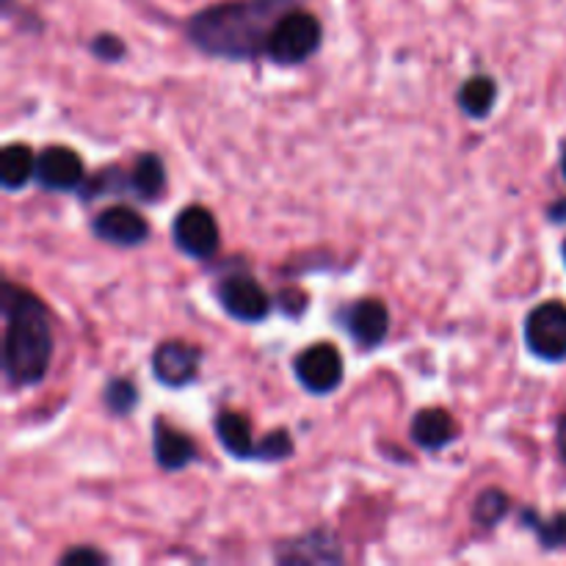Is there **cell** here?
I'll return each mask as SVG.
<instances>
[{"instance_id": "5", "label": "cell", "mask_w": 566, "mask_h": 566, "mask_svg": "<svg viewBox=\"0 0 566 566\" xmlns=\"http://www.w3.org/2000/svg\"><path fill=\"white\" fill-rule=\"evenodd\" d=\"M296 379L304 390L324 396L340 387L343 357L332 343H315L296 357Z\"/></svg>"}, {"instance_id": "12", "label": "cell", "mask_w": 566, "mask_h": 566, "mask_svg": "<svg viewBox=\"0 0 566 566\" xmlns=\"http://www.w3.org/2000/svg\"><path fill=\"white\" fill-rule=\"evenodd\" d=\"M412 440L426 451H440L457 440V420L446 409H423L412 420Z\"/></svg>"}, {"instance_id": "6", "label": "cell", "mask_w": 566, "mask_h": 566, "mask_svg": "<svg viewBox=\"0 0 566 566\" xmlns=\"http://www.w3.org/2000/svg\"><path fill=\"white\" fill-rule=\"evenodd\" d=\"M175 243L188 258L208 260L219 249V224L202 205H188L175 221Z\"/></svg>"}, {"instance_id": "11", "label": "cell", "mask_w": 566, "mask_h": 566, "mask_svg": "<svg viewBox=\"0 0 566 566\" xmlns=\"http://www.w3.org/2000/svg\"><path fill=\"white\" fill-rule=\"evenodd\" d=\"M346 326L359 346L374 348L387 337L390 313H387V307L379 298H363V302L352 304V310L346 315Z\"/></svg>"}, {"instance_id": "7", "label": "cell", "mask_w": 566, "mask_h": 566, "mask_svg": "<svg viewBox=\"0 0 566 566\" xmlns=\"http://www.w3.org/2000/svg\"><path fill=\"white\" fill-rule=\"evenodd\" d=\"M219 302L230 318L243 321V324H258L271 310L269 293L252 276H230L221 282Z\"/></svg>"}, {"instance_id": "23", "label": "cell", "mask_w": 566, "mask_h": 566, "mask_svg": "<svg viewBox=\"0 0 566 566\" xmlns=\"http://www.w3.org/2000/svg\"><path fill=\"white\" fill-rule=\"evenodd\" d=\"M92 53L103 61H119L125 55V42L114 33H99L92 42Z\"/></svg>"}, {"instance_id": "20", "label": "cell", "mask_w": 566, "mask_h": 566, "mask_svg": "<svg viewBox=\"0 0 566 566\" xmlns=\"http://www.w3.org/2000/svg\"><path fill=\"white\" fill-rule=\"evenodd\" d=\"M525 520H528V525H534L542 545L551 547V551H556V547H566V512L556 514V517L551 520H539L534 512L531 514L525 512Z\"/></svg>"}, {"instance_id": "21", "label": "cell", "mask_w": 566, "mask_h": 566, "mask_svg": "<svg viewBox=\"0 0 566 566\" xmlns=\"http://www.w3.org/2000/svg\"><path fill=\"white\" fill-rule=\"evenodd\" d=\"M105 407H108V412L114 415H127L133 412V407L138 403V390L136 385H130L127 379H111L108 385H105Z\"/></svg>"}, {"instance_id": "27", "label": "cell", "mask_w": 566, "mask_h": 566, "mask_svg": "<svg viewBox=\"0 0 566 566\" xmlns=\"http://www.w3.org/2000/svg\"><path fill=\"white\" fill-rule=\"evenodd\" d=\"M562 169H564V177H566V144H564V155H562Z\"/></svg>"}, {"instance_id": "17", "label": "cell", "mask_w": 566, "mask_h": 566, "mask_svg": "<svg viewBox=\"0 0 566 566\" xmlns=\"http://www.w3.org/2000/svg\"><path fill=\"white\" fill-rule=\"evenodd\" d=\"M495 99H497V86L492 77L486 75H475L459 88V105L468 116L473 119H486L495 108Z\"/></svg>"}, {"instance_id": "4", "label": "cell", "mask_w": 566, "mask_h": 566, "mask_svg": "<svg viewBox=\"0 0 566 566\" xmlns=\"http://www.w3.org/2000/svg\"><path fill=\"white\" fill-rule=\"evenodd\" d=\"M525 343L531 354L545 363L566 359V307L562 302H545L531 310L525 321Z\"/></svg>"}, {"instance_id": "8", "label": "cell", "mask_w": 566, "mask_h": 566, "mask_svg": "<svg viewBox=\"0 0 566 566\" xmlns=\"http://www.w3.org/2000/svg\"><path fill=\"white\" fill-rule=\"evenodd\" d=\"M202 352L191 343L166 340L155 348L153 354V374L160 385L166 387H186L188 381L197 379Z\"/></svg>"}, {"instance_id": "26", "label": "cell", "mask_w": 566, "mask_h": 566, "mask_svg": "<svg viewBox=\"0 0 566 566\" xmlns=\"http://www.w3.org/2000/svg\"><path fill=\"white\" fill-rule=\"evenodd\" d=\"M551 219L553 221H566V202H558L551 208Z\"/></svg>"}, {"instance_id": "25", "label": "cell", "mask_w": 566, "mask_h": 566, "mask_svg": "<svg viewBox=\"0 0 566 566\" xmlns=\"http://www.w3.org/2000/svg\"><path fill=\"white\" fill-rule=\"evenodd\" d=\"M558 451H562V457L566 462V415L562 418V423H558Z\"/></svg>"}, {"instance_id": "14", "label": "cell", "mask_w": 566, "mask_h": 566, "mask_svg": "<svg viewBox=\"0 0 566 566\" xmlns=\"http://www.w3.org/2000/svg\"><path fill=\"white\" fill-rule=\"evenodd\" d=\"M216 437L224 446L227 453L235 459H254L258 457V446L252 440V426L243 415L238 412H221L216 418Z\"/></svg>"}, {"instance_id": "16", "label": "cell", "mask_w": 566, "mask_h": 566, "mask_svg": "<svg viewBox=\"0 0 566 566\" xmlns=\"http://www.w3.org/2000/svg\"><path fill=\"white\" fill-rule=\"evenodd\" d=\"M130 188L138 199L144 202H155V199L164 197L166 191V169L164 160L158 155H138V160L133 164L130 175Z\"/></svg>"}, {"instance_id": "18", "label": "cell", "mask_w": 566, "mask_h": 566, "mask_svg": "<svg viewBox=\"0 0 566 566\" xmlns=\"http://www.w3.org/2000/svg\"><path fill=\"white\" fill-rule=\"evenodd\" d=\"M321 536L313 534L307 536L304 542H293V545H287V553L282 558H287V562H332V558H337L340 562V553H337V545L332 539L318 542Z\"/></svg>"}, {"instance_id": "19", "label": "cell", "mask_w": 566, "mask_h": 566, "mask_svg": "<svg viewBox=\"0 0 566 566\" xmlns=\"http://www.w3.org/2000/svg\"><path fill=\"white\" fill-rule=\"evenodd\" d=\"M509 506H512V503H509V497L503 495L501 490H486L484 495L475 501V523L484 525V528H495V525L509 514Z\"/></svg>"}, {"instance_id": "15", "label": "cell", "mask_w": 566, "mask_h": 566, "mask_svg": "<svg viewBox=\"0 0 566 566\" xmlns=\"http://www.w3.org/2000/svg\"><path fill=\"white\" fill-rule=\"evenodd\" d=\"M31 177H36V158H33L28 144H6L3 155H0V182L6 191H17L25 186Z\"/></svg>"}, {"instance_id": "2", "label": "cell", "mask_w": 566, "mask_h": 566, "mask_svg": "<svg viewBox=\"0 0 566 566\" xmlns=\"http://www.w3.org/2000/svg\"><path fill=\"white\" fill-rule=\"evenodd\" d=\"M3 368L14 387H31L48 376L53 357V332L42 302L14 285H6Z\"/></svg>"}, {"instance_id": "3", "label": "cell", "mask_w": 566, "mask_h": 566, "mask_svg": "<svg viewBox=\"0 0 566 566\" xmlns=\"http://www.w3.org/2000/svg\"><path fill=\"white\" fill-rule=\"evenodd\" d=\"M321 36H324V31H321L318 17L304 9H287L276 20L265 53L276 64H302V61H307L321 48Z\"/></svg>"}, {"instance_id": "10", "label": "cell", "mask_w": 566, "mask_h": 566, "mask_svg": "<svg viewBox=\"0 0 566 566\" xmlns=\"http://www.w3.org/2000/svg\"><path fill=\"white\" fill-rule=\"evenodd\" d=\"M92 230L99 241H108L114 247H138L149 238V224L142 213L133 208L116 205V208L103 210L97 219L92 221Z\"/></svg>"}, {"instance_id": "28", "label": "cell", "mask_w": 566, "mask_h": 566, "mask_svg": "<svg viewBox=\"0 0 566 566\" xmlns=\"http://www.w3.org/2000/svg\"><path fill=\"white\" fill-rule=\"evenodd\" d=\"M564 263H566V241H564Z\"/></svg>"}, {"instance_id": "24", "label": "cell", "mask_w": 566, "mask_h": 566, "mask_svg": "<svg viewBox=\"0 0 566 566\" xmlns=\"http://www.w3.org/2000/svg\"><path fill=\"white\" fill-rule=\"evenodd\" d=\"M61 564L66 566H77V564H105L103 553L92 551V547H75V551H66L61 556Z\"/></svg>"}, {"instance_id": "22", "label": "cell", "mask_w": 566, "mask_h": 566, "mask_svg": "<svg viewBox=\"0 0 566 566\" xmlns=\"http://www.w3.org/2000/svg\"><path fill=\"white\" fill-rule=\"evenodd\" d=\"M293 453V440L287 431H274V434L265 437L258 446V459H271V462H280V459L291 457Z\"/></svg>"}, {"instance_id": "1", "label": "cell", "mask_w": 566, "mask_h": 566, "mask_svg": "<svg viewBox=\"0 0 566 566\" xmlns=\"http://www.w3.org/2000/svg\"><path fill=\"white\" fill-rule=\"evenodd\" d=\"M285 11L287 0H232L210 6L188 22V36L210 55L249 59L265 53L271 31Z\"/></svg>"}, {"instance_id": "13", "label": "cell", "mask_w": 566, "mask_h": 566, "mask_svg": "<svg viewBox=\"0 0 566 566\" xmlns=\"http://www.w3.org/2000/svg\"><path fill=\"white\" fill-rule=\"evenodd\" d=\"M197 459V446L182 431L169 429L164 420L155 423V462L164 470H182Z\"/></svg>"}, {"instance_id": "9", "label": "cell", "mask_w": 566, "mask_h": 566, "mask_svg": "<svg viewBox=\"0 0 566 566\" xmlns=\"http://www.w3.org/2000/svg\"><path fill=\"white\" fill-rule=\"evenodd\" d=\"M83 180V160L70 147H48L36 158V182L44 191H72Z\"/></svg>"}]
</instances>
